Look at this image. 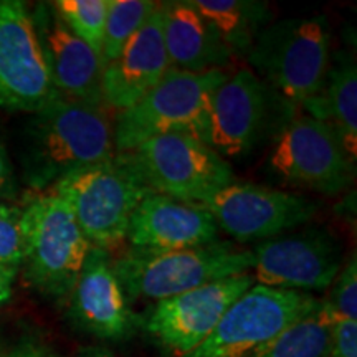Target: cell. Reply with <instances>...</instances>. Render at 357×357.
<instances>
[{"label":"cell","mask_w":357,"mask_h":357,"mask_svg":"<svg viewBox=\"0 0 357 357\" xmlns=\"http://www.w3.org/2000/svg\"><path fill=\"white\" fill-rule=\"evenodd\" d=\"M319 303L307 293L253 284L227 310L211 336L185 357H253Z\"/></svg>","instance_id":"obj_8"},{"label":"cell","mask_w":357,"mask_h":357,"mask_svg":"<svg viewBox=\"0 0 357 357\" xmlns=\"http://www.w3.org/2000/svg\"><path fill=\"white\" fill-rule=\"evenodd\" d=\"M56 98L30 8L20 0H0V108L33 114Z\"/></svg>","instance_id":"obj_11"},{"label":"cell","mask_w":357,"mask_h":357,"mask_svg":"<svg viewBox=\"0 0 357 357\" xmlns=\"http://www.w3.org/2000/svg\"><path fill=\"white\" fill-rule=\"evenodd\" d=\"M114 128L105 109L56 98L26 124L22 167L35 192L48 190L68 174L113 159Z\"/></svg>","instance_id":"obj_1"},{"label":"cell","mask_w":357,"mask_h":357,"mask_svg":"<svg viewBox=\"0 0 357 357\" xmlns=\"http://www.w3.org/2000/svg\"><path fill=\"white\" fill-rule=\"evenodd\" d=\"M52 3L71 32L102 56L108 0H58Z\"/></svg>","instance_id":"obj_24"},{"label":"cell","mask_w":357,"mask_h":357,"mask_svg":"<svg viewBox=\"0 0 357 357\" xmlns=\"http://www.w3.org/2000/svg\"><path fill=\"white\" fill-rule=\"evenodd\" d=\"M200 205L236 242L273 238L306 223L318 208L301 195L235 181Z\"/></svg>","instance_id":"obj_13"},{"label":"cell","mask_w":357,"mask_h":357,"mask_svg":"<svg viewBox=\"0 0 357 357\" xmlns=\"http://www.w3.org/2000/svg\"><path fill=\"white\" fill-rule=\"evenodd\" d=\"M159 3L151 0H108L102 40V61L109 63L121 55L146 22L158 10Z\"/></svg>","instance_id":"obj_23"},{"label":"cell","mask_w":357,"mask_h":357,"mask_svg":"<svg viewBox=\"0 0 357 357\" xmlns=\"http://www.w3.org/2000/svg\"><path fill=\"white\" fill-rule=\"evenodd\" d=\"M25 278L55 300L73 291L93 245L63 200L52 192H33L24 207Z\"/></svg>","instance_id":"obj_5"},{"label":"cell","mask_w":357,"mask_h":357,"mask_svg":"<svg viewBox=\"0 0 357 357\" xmlns=\"http://www.w3.org/2000/svg\"><path fill=\"white\" fill-rule=\"evenodd\" d=\"M334 319L357 321V260L352 255L334 280L329 300L324 301Z\"/></svg>","instance_id":"obj_26"},{"label":"cell","mask_w":357,"mask_h":357,"mask_svg":"<svg viewBox=\"0 0 357 357\" xmlns=\"http://www.w3.org/2000/svg\"><path fill=\"white\" fill-rule=\"evenodd\" d=\"M253 280L288 291H323L342 268V248L321 229L268 238L252 250Z\"/></svg>","instance_id":"obj_10"},{"label":"cell","mask_w":357,"mask_h":357,"mask_svg":"<svg viewBox=\"0 0 357 357\" xmlns=\"http://www.w3.org/2000/svg\"><path fill=\"white\" fill-rule=\"evenodd\" d=\"M334 321L321 301L314 311L289 324L253 357H328Z\"/></svg>","instance_id":"obj_22"},{"label":"cell","mask_w":357,"mask_h":357,"mask_svg":"<svg viewBox=\"0 0 357 357\" xmlns=\"http://www.w3.org/2000/svg\"><path fill=\"white\" fill-rule=\"evenodd\" d=\"M82 357H106V356H100V354H88V356H82Z\"/></svg>","instance_id":"obj_31"},{"label":"cell","mask_w":357,"mask_h":357,"mask_svg":"<svg viewBox=\"0 0 357 357\" xmlns=\"http://www.w3.org/2000/svg\"><path fill=\"white\" fill-rule=\"evenodd\" d=\"M164 45L171 68L204 73L222 70L234 56L189 0L160 3Z\"/></svg>","instance_id":"obj_19"},{"label":"cell","mask_w":357,"mask_h":357,"mask_svg":"<svg viewBox=\"0 0 357 357\" xmlns=\"http://www.w3.org/2000/svg\"><path fill=\"white\" fill-rule=\"evenodd\" d=\"M15 194V177L6 151L0 147V199H10Z\"/></svg>","instance_id":"obj_28"},{"label":"cell","mask_w":357,"mask_h":357,"mask_svg":"<svg viewBox=\"0 0 357 357\" xmlns=\"http://www.w3.org/2000/svg\"><path fill=\"white\" fill-rule=\"evenodd\" d=\"M252 250L215 242L181 250L132 248L113 260L128 300L162 301L212 281L248 273Z\"/></svg>","instance_id":"obj_2"},{"label":"cell","mask_w":357,"mask_h":357,"mask_svg":"<svg viewBox=\"0 0 357 357\" xmlns=\"http://www.w3.org/2000/svg\"><path fill=\"white\" fill-rule=\"evenodd\" d=\"M270 100V89L252 70L227 78L212 95L205 142L223 159L243 158L265 132Z\"/></svg>","instance_id":"obj_15"},{"label":"cell","mask_w":357,"mask_h":357,"mask_svg":"<svg viewBox=\"0 0 357 357\" xmlns=\"http://www.w3.org/2000/svg\"><path fill=\"white\" fill-rule=\"evenodd\" d=\"M24 253V211L0 200V263L19 270Z\"/></svg>","instance_id":"obj_25"},{"label":"cell","mask_w":357,"mask_h":357,"mask_svg":"<svg viewBox=\"0 0 357 357\" xmlns=\"http://www.w3.org/2000/svg\"><path fill=\"white\" fill-rule=\"evenodd\" d=\"M7 357H47L43 347L35 344V342H24L17 349H13Z\"/></svg>","instance_id":"obj_30"},{"label":"cell","mask_w":357,"mask_h":357,"mask_svg":"<svg viewBox=\"0 0 357 357\" xmlns=\"http://www.w3.org/2000/svg\"><path fill=\"white\" fill-rule=\"evenodd\" d=\"M218 227L202 205L149 194L134 211L126 238L132 248L181 250L212 243Z\"/></svg>","instance_id":"obj_17"},{"label":"cell","mask_w":357,"mask_h":357,"mask_svg":"<svg viewBox=\"0 0 357 357\" xmlns=\"http://www.w3.org/2000/svg\"><path fill=\"white\" fill-rule=\"evenodd\" d=\"M126 154L154 194L181 202L200 205L234 182L229 160L187 132L160 134Z\"/></svg>","instance_id":"obj_7"},{"label":"cell","mask_w":357,"mask_h":357,"mask_svg":"<svg viewBox=\"0 0 357 357\" xmlns=\"http://www.w3.org/2000/svg\"><path fill=\"white\" fill-rule=\"evenodd\" d=\"M356 160L328 123L300 116L293 119L271 151V171L288 184L337 194L354 178Z\"/></svg>","instance_id":"obj_9"},{"label":"cell","mask_w":357,"mask_h":357,"mask_svg":"<svg viewBox=\"0 0 357 357\" xmlns=\"http://www.w3.org/2000/svg\"><path fill=\"white\" fill-rule=\"evenodd\" d=\"M48 192L68 205L88 242L108 252L126 240L134 211L153 194L129 154L68 174Z\"/></svg>","instance_id":"obj_3"},{"label":"cell","mask_w":357,"mask_h":357,"mask_svg":"<svg viewBox=\"0 0 357 357\" xmlns=\"http://www.w3.org/2000/svg\"><path fill=\"white\" fill-rule=\"evenodd\" d=\"M303 108L310 116L328 123L341 137L347 154L357 155V68L354 53L341 50L329 61L319 96Z\"/></svg>","instance_id":"obj_20"},{"label":"cell","mask_w":357,"mask_h":357,"mask_svg":"<svg viewBox=\"0 0 357 357\" xmlns=\"http://www.w3.org/2000/svg\"><path fill=\"white\" fill-rule=\"evenodd\" d=\"M70 314L77 326L100 339L121 341L136 328V318L114 273L108 250H89L70 294Z\"/></svg>","instance_id":"obj_16"},{"label":"cell","mask_w":357,"mask_h":357,"mask_svg":"<svg viewBox=\"0 0 357 357\" xmlns=\"http://www.w3.org/2000/svg\"><path fill=\"white\" fill-rule=\"evenodd\" d=\"M227 78L223 70L189 73L169 68L151 91L118 114L113 126L116 153H131L167 132H187L205 142L212 95Z\"/></svg>","instance_id":"obj_4"},{"label":"cell","mask_w":357,"mask_h":357,"mask_svg":"<svg viewBox=\"0 0 357 357\" xmlns=\"http://www.w3.org/2000/svg\"><path fill=\"white\" fill-rule=\"evenodd\" d=\"M328 357H357V321H334Z\"/></svg>","instance_id":"obj_27"},{"label":"cell","mask_w":357,"mask_h":357,"mask_svg":"<svg viewBox=\"0 0 357 357\" xmlns=\"http://www.w3.org/2000/svg\"><path fill=\"white\" fill-rule=\"evenodd\" d=\"M19 270L8 266L6 263H0V303H6L12 294V284Z\"/></svg>","instance_id":"obj_29"},{"label":"cell","mask_w":357,"mask_h":357,"mask_svg":"<svg viewBox=\"0 0 357 357\" xmlns=\"http://www.w3.org/2000/svg\"><path fill=\"white\" fill-rule=\"evenodd\" d=\"M30 17L58 96L105 109L102 56L71 32L52 2L37 3Z\"/></svg>","instance_id":"obj_14"},{"label":"cell","mask_w":357,"mask_h":357,"mask_svg":"<svg viewBox=\"0 0 357 357\" xmlns=\"http://www.w3.org/2000/svg\"><path fill=\"white\" fill-rule=\"evenodd\" d=\"M281 96L305 106L319 96L331 61V30L326 17L288 19L258 33L247 53Z\"/></svg>","instance_id":"obj_6"},{"label":"cell","mask_w":357,"mask_h":357,"mask_svg":"<svg viewBox=\"0 0 357 357\" xmlns=\"http://www.w3.org/2000/svg\"><path fill=\"white\" fill-rule=\"evenodd\" d=\"M169 58L162 35L160 3L146 25L134 35L131 42L116 60L102 70V100L116 111L128 109L151 91L162 79Z\"/></svg>","instance_id":"obj_18"},{"label":"cell","mask_w":357,"mask_h":357,"mask_svg":"<svg viewBox=\"0 0 357 357\" xmlns=\"http://www.w3.org/2000/svg\"><path fill=\"white\" fill-rule=\"evenodd\" d=\"M223 45L235 53H248L258 33L270 25L271 8L257 0H189Z\"/></svg>","instance_id":"obj_21"},{"label":"cell","mask_w":357,"mask_h":357,"mask_svg":"<svg viewBox=\"0 0 357 357\" xmlns=\"http://www.w3.org/2000/svg\"><path fill=\"white\" fill-rule=\"evenodd\" d=\"M255 284L252 273L229 276L159 301L144 328L164 349L185 357L211 336L227 310Z\"/></svg>","instance_id":"obj_12"}]
</instances>
